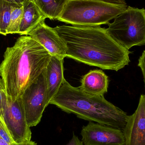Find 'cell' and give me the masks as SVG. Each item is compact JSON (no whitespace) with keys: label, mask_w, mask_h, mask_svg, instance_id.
<instances>
[{"label":"cell","mask_w":145,"mask_h":145,"mask_svg":"<svg viewBox=\"0 0 145 145\" xmlns=\"http://www.w3.org/2000/svg\"><path fill=\"white\" fill-rule=\"evenodd\" d=\"M46 69L21 96L26 121L30 127L40 123L43 112L48 105Z\"/></svg>","instance_id":"6"},{"label":"cell","mask_w":145,"mask_h":145,"mask_svg":"<svg viewBox=\"0 0 145 145\" xmlns=\"http://www.w3.org/2000/svg\"><path fill=\"white\" fill-rule=\"evenodd\" d=\"M0 121H2L1 120V119H0Z\"/></svg>","instance_id":"23"},{"label":"cell","mask_w":145,"mask_h":145,"mask_svg":"<svg viewBox=\"0 0 145 145\" xmlns=\"http://www.w3.org/2000/svg\"><path fill=\"white\" fill-rule=\"evenodd\" d=\"M66 145H84L82 140H80L76 135L73 134L71 139Z\"/></svg>","instance_id":"19"},{"label":"cell","mask_w":145,"mask_h":145,"mask_svg":"<svg viewBox=\"0 0 145 145\" xmlns=\"http://www.w3.org/2000/svg\"><path fill=\"white\" fill-rule=\"evenodd\" d=\"M3 121L14 143L31 140V130L26 121L21 96L14 100L8 95Z\"/></svg>","instance_id":"7"},{"label":"cell","mask_w":145,"mask_h":145,"mask_svg":"<svg viewBox=\"0 0 145 145\" xmlns=\"http://www.w3.org/2000/svg\"><path fill=\"white\" fill-rule=\"evenodd\" d=\"M124 0H68L57 20L75 26H99L127 9Z\"/></svg>","instance_id":"4"},{"label":"cell","mask_w":145,"mask_h":145,"mask_svg":"<svg viewBox=\"0 0 145 145\" xmlns=\"http://www.w3.org/2000/svg\"><path fill=\"white\" fill-rule=\"evenodd\" d=\"M51 55L29 35L21 36L7 48L0 64V75L7 94L15 100L22 96L47 66Z\"/></svg>","instance_id":"2"},{"label":"cell","mask_w":145,"mask_h":145,"mask_svg":"<svg viewBox=\"0 0 145 145\" xmlns=\"http://www.w3.org/2000/svg\"><path fill=\"white\" fill-rule=\"evenodd\" d=\"M28 35L42 45L51 56L62 59L66 57L67 48L65 42L54 28L48 25L45 21L40 23Z\"/></svg>","instance_id":"9"},{"label":"cell","mask_w":145,"mask_h":145,"mask_svg":"<svg viewBox=\"0 0 145 145\" xmlns=\"http://www.w3.org/2000/svg\"><path fill=\"white\" fill-rule=\"evenodd\" d=\"M0 145H9L7 143L6 141H4L0 136Z\"/></svg>","instance_id":"22"},{"label":"cell","mask_w":145,"mask_h":145,"mask_svg":"<svg viewBox=\"0 0 145 145\" xmlns=\"http://www.w3.org/2000/svg\"><path fill=\"white\" fill-rule=\"evenodd\" d=\"M106 29L109 35L128 50L145 45V9L129 6Z\"/></svg>","instance_id":"5"},{"label":"cell","mask_w":145,"mask_h":145,"mask_svg":"<svg viewBox=\"0 0 145 145\" xmlns=\"http://www.w3.org/2000/svg\"><path fill=\"white\" fill-rule=\"evenodd\" d=\"M12 4L0 0V34L6 36L11 14Z\"/></svg>","instance_id":"16"},{"label":"cell","mask_w":145,"mask_h":145,"mask_svg":"<svg viewBox=\"0 0 145 145\" xmlns=\"http://www.w3.org/2000/svg\"><path fill=\"white\" fill-rule=\"evenodd\" d=\"M4 1L11 4L24 6L25 3L30 0H4Z\"/></svg>","instance_id":"20"},{"label":"cell","mask_w":145,"mask_h":145,"mask_svg":"<svg viewBox=\"0 0 145 145\" xmlns=\"http://www.w3.org/2000/svg\"><path fill=\"white\" fill-rule=\"evenodd\" d=\"M68 0H34L46 18L57 20L61 15Z\"/></svg>","instance_id":"14"},{"label":"cell","mask_w":145,"mask_h":145,"mask_svg":"<svg viewBox=\"0 0 145 145\" xmlns=\"http://www.w3.org/2000/svg\"><path fill=\"white\" fill-rule=\"evenodd\" d=\"M123 132L125 145H145V95H140L137 109L128 116Z\"/></svg>","instance_id":"10"},{"label":"cell","mask_w":145,"mask_h":145,"mask_svg":"<svg viewBox=\"0 0 145 145\" xmlns=\"http://www.w3.org/2000/svg\"><path fill=\"white\" fill-rule=\"evenodd\" d=\"M24 12V6L12 4L7 34H18Z\"/></svg>","instance_id":"15"},{"label":"cell","mask_w":145,"mask_h":145,"mask_svg":"<svg viewBox=\"0 0 145 145\" xmlns=\"http://www.w3.org/2000/svg\"><path fill=\"white\" fill-rule=\"evenodd\" d=\"M10 145H37V144L35 142L30 140V141L20 143H16L13 142Z\"/></svg>","instance_id":"21"},{"label":"cell","mask_w":145,"mask_h":145,"mask_svg":"<svg viewBox=\"0 0 145 145\" xmlns=\"http://www.w3.org/2000/svg\"><path fill=\"white\" fill-rule=\"evenodd\" d=\"M31 1H34V0H31Z\"/></svg>","instance_id":"24"},{"label":"cell","mask_w":145,"mask_h":145,"mask_svg":"<svg viewBox=\"0 0 145 145\" xmlns=\"http://www.w3.org/2000/svg\"><path fill=\"white\" fill-rule=\"evenodd\" d=\"M50 104L78 118L113 127L123 131L128 116L126 112L107 101L104 96L85 93L72 86L66 79Z\"/></svg>","instance_id":"3"},{"label":"cell","mask_w":145,"mask_h":145,"mask_svg":"<svg viewBox=\"0 0 145 145\" xmlns=\"http://www.w3.org/2000/svg\"><path fill=\"white\" fill-rule=\"evenodd\" d=\"M46 19L33 1H29L24 5V12L19 35H28L38 25Z\"/></svg>","instance_id":"13"},{"label":"cell","mask_w":145,"mask_h":145,"mask_svg":"<svg viewBox=\"0 0 145 145\" xmlns=\"http://www.w3.org/2000/svg\"><path fill=\"white\" fill-rule=\"evenodd\" d=\"M79 87L84 92L94 96H104L109 86L108 77L101 70H91L83 76Z\"/></svg>","instance_id":"12"},{"label":"cell","mask_w":145,"mask_h":145,"mask_svg":"<svg viewBox=\"0 0 145 145\" xmlns=\"http://www.w3.org/2000/svg\"><path fill=\"white\" fill-rule=\"evenodd\" d=\"M138 66L140 68L142 71V74L144 76L145 88V50L143 52L142 55L139 59Z\"/></svg>","instance_id":"18"},{"label":"cell","mask_w":145,"mask_h":145,"mask_svg":"<svg viewBox=\"0 0 145 145\" xmlns=\"http://www.w3.org/2000/svg\"><path fill=\"white\" fill-rule=\"evenodd\" d=\"M84 145H125L123 131L110 126L89 121L80 133Z\"/></svg>","instance_id":"8"},{"label":"cell","mask_w":145,"mask_h":145,"mask_svg":"<svg viewBox=\"0 0 145 145\" xmlns=\"http://www.w3.org/2000/svg\"><path fill=\"white\" fill-rule=\"evenodd\" d=\"M7 96L5 84L2 79L0 78V119L3 121V113L7 101Z\"/></svg>","instance_id":"17"},{"label":"cell","mask_w":145,"mask_h":145,"mask_svg":"<svg viewBox=\"0 0 145 145\" xmlns=\"http://www.w3.org/2000/svg\"><path fill=\"white\" fill-rule=\"evenodd\" d=\"M67 48L66 57L102 69L118 71L128 65L131 52L99 26L57 25Z\"/></svg>","instance_id":"1"},{"label":"cell","mask_w":145,"mask_h":145,"mask_svg":"<svg viewBox=\"0 0 145 145\" xmlns=\"http://www.w3.org/2000/svg\"><path fill=\"white\" fill-rule=\"evenodd\" d=\"M64 59L51 56L46 73L48 88V103L57 93L64 79Z\"/></svg>","instance_id":"11"}]
</instances>
